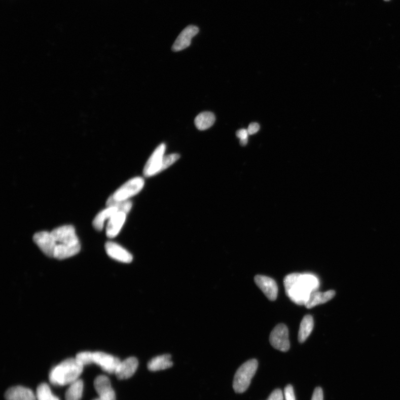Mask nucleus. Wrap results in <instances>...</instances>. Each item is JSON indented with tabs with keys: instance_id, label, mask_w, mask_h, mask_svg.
Returning a JSON list of instances; mask_svg holds the SVG:
<instances>
[{
	"instance_id": "obj_1",
	"label": "nucleus",
	"mask_w": 400,
	"mask_h": 400,
	"mask_svg": "<svg viewBox=\"0 0 400 400\" xmlns=\"http://www.w3.org/2000/svg\"><path fill=\"white\" fill-rule=\"evenodd\" d=\"M33 240L46 256L57 260H64L77 254L81 245L75 228L71 225L57 228L49 233L39 232Z\"/></svg>"
},
{
	"instance_id": "obj_2",
	"label": "nucleus",
	"mask_w": 400,
	"mask_h": 400,
	"mask_svg": "<svg viewBox=\"0 0 400 400\" xmlns=\"http://www.w3.org/2000/svg\"><path fill=\"white\" fill-rule=\"evenodd\" d=\"M284 286L288 298L299 305H305L310 295L320 286L317 277L310 274L293 273L284 279Z\"/></svg>"
},
{
	"instance_id": "obj_3",
	"label": "nucleus",
	"mask_w": 400,
	"mask_h": 400,
	"mask_svg": "<svg viewBox=\"0 0 400 400\" xmlns=\"http://www.w3.org/2000/svg\"><path fill=\"white\" fill-rule=\"evenodd\" d=\"M84 367L76 358L66 359L51 370L50 381L55 385L71 384L79 379Z\"/></svg>"
},
{
	"instance_id": "obj_4",
	"label": "nucleus",
	"mask_w": 400,
	"mask_h": 400,
	"mask_svg": "<svg viewBox=\"0 0 400 400\" xmlns=\"http://www.w3.org/2000/svg\"><path fill=\"white\" fill-rule=\"evenodd\" d=\"M258 367V361L256 359H251L242 364L237 370L233 381L234 390L236 393H241L247 390Z\"/></svg>"
},
{
	"instance_id": "obj_5",
	"label": "nucleus",
	"mask_w": 400,
	"mask_h": 400,
	"mask_svg": "<svg viewBox=\"0 0 400 400\" xmlns=\"http://www.w3.org/2000/svg\"><path fill=\"white\" fill-rule=\"evenodd\" d=\"M166 144L161 143L156 148L143 168V175L146 177L154 176L165 170V153Z\"/></svg>"
},
{
	"instance_id": "obj_6",
	"label": "nucleus",
	"mask_w": 400,
	"mask_h": 400,
	"mask_svg": "<svg viewBox=\"0 0 400 400\" xmlns=\"http://www.w3.org/2000/svg\"><path fill=\"white\" fill-rule=\"evenodd\" d=\"M144 185V180L142 177L132 178L122 185L112 196L115 200L118 201L129 200L132 197L140 192Z\"/></svg>"
},
{
	"instance_id": "obj_7",
	"label": "nucleus",
	"mask_w": 400,
	"mask_h": 400,
	"mask_svg": "<svg viewBox=\"0 0 400 400\" xmlns=\"http://www.w3.org/2000/svg\"><path fill=\"white\" fill-rule=\"evenodd\" d=\"M270 343L275 349L282 352H286L289 349L288 330L285 324H278L272 330L270 336Z\"/></svg>"
},
{
	"instance_id": "obj_8",
	"label": "nucleus",
	"mask_w": 400,
	"mask_h": 400,
	"mask_svg": "<svg viewBox=\"0 0 400 400\" xmlns=\"http://www.w3.org/2000/svg\"><path fill=\"white\" fill-rule=\"evenodd\" d=\"M120 359L105 352L97 351L92 352V363L100 366L105 372L115 374L120 363Z\"/></svg>"
},
{
	"instance_id": "obj_9",
	"label": "nucleus",
	"mask_w": 400,
	"mask_h": 400,
	"mask_svg": "<svg viewBox=\"0 0 400 400\" xmlns=\"http://www.w3.org/2000/svg\"><path fill=\"white\" fill-rule=\"evenodd\" d=\"M255 283L270 301L276 300L278 294L277 283L271 278L264 276L257 275L254 278Z\"/></svg>"
},
{
	"instance_id": "obj_10",
	"label": "nucleus",
	"mask_w": 400,
	"mask_h": 400,
	"mask_svg": "<svg viewBox=\"0 0 400 400\" xmlns=\"http://www.w3.org/2000/svg\"><path fill=\"white\" fill-rule=\"evenodd\" d=\"M94 384L99 397L104 400H116L115 392L108 377L105 375L97 376Z\"/></svg>"
},
{
	"instance_id": "obj_11",
	"label": "nucleus",
	"mask_w": 400,
	"mask_h": 400,
	"mask_svg": "<svg viewBox=\"0 0 400 400\" xmlns=\"http://www.w3.org/2000/svg\"><path fill=\"white\" fill-rule=\"evenodd\" d=\"M199 32L198 27L190 25L185 28L179 34L172 46V51L178 52L187 49L191 45V40Z\"/></svg>"
},
{
	"instance_id": "obj_12",
	"label": "nucleus",
	"mask_w": 400,
	"mask_h": 400,
	"mask_svg": "<svg viewBox=\"0 0 400 400\" xmlns=\"http://www.w3.org/2000/svg\"><path fill=\"white\" fill-rule=\"evenodd\" d=\"M105 250L108 256L123 263H130L133 260L132 255L117 243L108 241L106 243Z\"/></svg>"
},
{
	"instance_id": "obj_13",
	"label": "nucleus",
	"mask_w": 400,
	"mask_h": 400,
	"mask_svg": "<svg viewBox=\"0 0 400 400\" xmlns=\"http://www.w3.org/2000/svg\"><path fill=\"white\" fill-rule=\"evenodd\" d=\"M138 362L135 357H130L121 361L115 374L119 380L129 379L137 369Z\"/></svg>"
},
{
	"instance_id": "obj_14",
	"label": "nucleus",
	"mask_w": 400,
	"mask_h": 400,
	"mask_svg": "<svg viewBox=\"0 0 400 400\" xmlns=\"http://www.w3.org/2000/svg\"><path fill=\"white\" fill-rule=\"evenodd\" d=\"M5 397L7 400H37V396L30 388L16 386L6 391Z\"/></svg>"
},
{
	"instance_id": "obj_15",
	"label": "nucleus",
	"mask_w": 400,
	"mask_h": 400,
	"mask_svg": "<svg viewBox=\"0 0 400 400\" xmlns=\"http://www.w3.org/2000/svg\"><path fill=\"white\" fill-rule=\"evenodd\" d=\"M126 215L123 212H118L108 220L106 235L108 238H114L119 234L126 222Z\"/></svg>"
},
{
	"instance_id": "obj_16",
	"label": "nucleus",
	"mask_w": 400,
	"mask_h": 400,
	"mask_svg": "<svg viewBox=\"0 0 400 400\" xmlns=\"http://www.w3.org/2000/svg\"><path fill=\"white\" fill-rule=\"evenodd\" d=\"M335 295V292L334 290H330L325 293L315 292L310 295L305 306L307 309L313 308L317 305L327 303L328 301L332 300Z\"/></svg>"
},
{
	"instance_id": "obj_17",
	"label": "nucleus",
	"mask_w": 400,
	"mask_h": 400,
	"mask_svg": "<svg viewBox=\"0 0 400 400\" xmlns=\"http://www.w3.org/2000/svg\"><path fill=\"white\" fill-rule=\"evenodd\" d=\"M173 366L171 356L170 355H163L156 356L151 360L148 364V369L151 372L169 369Z\"/></svg>"
},
{
	"instance_id": "obj_18",
	"label": "nucleus",
	"mask_w": 400,
	"mask_h": 400,
	"mask_svg": "<svg viewBox=\"0 0 400 400\" xmlns=\"http://www.w3.org/2000/svg\"><path fill=\"white\" fill-rule=\"evenodd\" d=\"M314 326V318L312 316L309 315L305 316L301 321L299 331L298 340L300 343H304L309 338Z\"/></svg>"
},
{
	"instance_id": "obj_19",
	"label": "nucleus",
	"mask_w": 400,
	"mask_h": 400,
	"mask_svg": "<svg viewBox=\"0 0 400 400\" xmlns=\"http://www.w3.org/2000/svg\"><path fill=\"white\" fill-rule=\"evenodd\" d=\"M118 212L119 211L117 207L107 206L105 209L98 213L95 217L93 223H92L94 228L97 231H101L106 220H108Z\"/></svg>"
},
{
	"instance_id": "obj_20",
	"label": "nucleus",
	"mask_w": 400,
	"mask_h": 400,
	"mask_svg": "<svg viewBox=\"0 0 400 400\" xmlns=\"http://www.w3.org/2000/svg\"><path fill=\"white\" fill-rule=\"evenodd\" d=\"M215 120V116L212 113L204 112L197 116L195 119V124L197 129L204 131L210 128Z\"/></svg>"
},
{
	"instance_id": "obj_21",
	"label": "nucleus",
	"mask_w": 400,
	"mask_h": 400,
	"mask_svg": "<svg viewBox=\"0 0 400 400\" xmlns=\"http://www.w3.org/2000/svg\"><path fill=\"white\" fill-rule=\"evenodd\" d=\"M84 382L78 379L70 384L65 393L66 400H80L83 395Z\"/></svg>"
},
{
	"instance_id": "obj_22",
	"label": "nucleus",
	"mask_w": 400,
	"mask_h": 400,
	"mask_svg": "<svg viewBox=\"0 0 400 400\" xmlns=\"http://www.w3.org/2000/svg\"><path fill=\"white\" fill-rule=\"evenodd\" d=\"M106 206H114L118 208L119 212H123L128 214L132 208V203L130 200L118 201L113 198L112 195L110 196L106 201Z\"/></svg>"
},
{
	"instance_id": "obj_23",
	"label": "nucleus",
	"mask_w": 400,
	"mask_h": 400,
	"mask_svg": "<svg viewBox=\"0 0 400 400\" xmlns=\"http://www.w3.org/2000/svg\"><path fill=\"white\" fill-rule=\"evenodd\" d=\"M36 396L38 400H60L53 395L49 386L45 382L38 386Z\"/></svg>"
},
{
	"instance_id": "obj_24",
	"label": "nucleus",
	"mask_w": 400,
	"mask_h": 400,
	"mask_svg": "<svg viewBox=\"0 0 400 400\" xmlns=\"http://www.w3.org/2000/svg\"><path fill=\"white\" fill-rule=\"evenodd\" d=\"M84 366L92 363V352L83 351L78 353L75 357Z\"/></svg>"
},
{
	"instance_id": "obj_25",
	"label": "nucleus",
	"mask_w": 400,
	"mask_h": 400,
	"mask_svg": "<svg viewBox=\"0 0 400 400\" xmlns=\"http://www.w3.org/2000/svg\"><path fill=\"white\" fill-rule=\"evenodd\" d=\"M284 395L285 400H296L294 388L292 385H288L285 387Z\"/></svg>"
},
{
	"instance_id": "obj_26",
	"label": "nucleus",
	"mask_w": 400,
	"mask_h": 400,
	"mask_svg": "<svg viewBox=\"0 0 400 400\" xmlns=\"http://www.w3.org/2000/svg\"><path fill=\"white\" fill-rule=\"evenodd\" d=\"M267 400H283L282 392L280 389H276L271 393Z\"/></svg>"
},
{
	"instance_id": "obj_27",
	"label": "nucleus",
	"mask_w": 400,
	"mask_h": 400,
	"mask_svg": "<svg viewBox=\"0 0 400 400\" xmlns=\"http://www.w3.org/2000/svg\"><path fill=\"white\" fill-rule=\"evenodd\" d=\"M311 400H323V391L321 387H318L315 388Z\"/></svg>"
},
{
	"instance_id": "obj_28",
	"label": "nucleus",
	"mask_w": 400,
	"mask_h": 400,
	"mask_svg": "<svg viewBox=\"0 0 400 400\" xmlns=\"http://www.w3.org/2000/svg\"><path fill=\"white\" fill-rule=\"evenodd\" d=\"M260 129V125L258 123H251L249 125L247 131L249 135H253L259 131Z\"/></svg>"
},
{
	"instance_id": "obj_29",
	"label": "nucleus",
	"mask_w": 400,
	"mask_h": 400,
	"mask_svg": "<svg viewBox=\"0 0 400 400\" xmlns=\"http://www.w3.org/2000/svg\"><path fill=\"white\" fill-rule=\"evenodd\" d=\"M248 135L249 133L246 129H240L236 132V136L240 138V140H241V139L248 138Z\"/></svg>"
},
{
	"instance_id": "obj_30",
	"label": "nucleus",
	"mask_w": 400,
	"mask_h": 400,
	"mask_svg": "<svg viewBox=\"0 0 400 400\" xmlns=\"http://www.w3.org/2000/svg\"><path fill=\"white\" fill-rule=\"evenodd\" d=\"M248 142V138L245 139H241L240 141V143L242 146H245L246 144Z\"/></svg>"
},
{
	"instance_id": "obj_31",
	"label": "nucleus",
	"mask_w": 400,
	"mask_h": 400,
	"mask_svg": "<svg viewBox=\"0 0 400 400\" xmlns=\"http://www.w3.org/2000/svg\"><path fill=\"white\" fill-rule=\"evenodd\" d=\"M94 400H104V399H102V398H101L100 397H99L97 398H96V399H95Z\"/></svg>"
},
{
	"instance_id": "obj_32",
	"label": "nucleus",
	"mask_w": 400,
	"mask_h": 400,
	"mask_svg": "<svg viewBox=\"0 0 400 400\" xmlns=\"http://www.w3.org/2000/svg\"><path fill=\"white\" fill-rule=\"evenodd\" d=\"M385 2H389L390 0H384Z\"/></svg>"
}]
</instances>
